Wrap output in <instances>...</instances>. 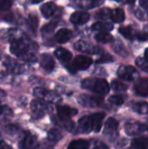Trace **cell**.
Listing matches in <instances>:
<instances>
[{"mask_svg":"<svg viewBox=\"0 0 148 149\" xmlns=\"http://www.w3.org/2000/svg\"><path fill=\"white\" fill-rule=\"evenodd\" d=\"M82 87L99 95H106L110 91L109 84L102 79H86L82 81Z\"/></svg>","mask_w":148,"mask_h":149,"instance_id":"1","label":"cell"},{"mask_svg":"<svg viewBox=\"0 0 148 149\" xmlns=\"http://www.w3.org/2000/svg\"><path fill=\"white\" fill-rule=\"evenodd\" d=\"M33 94L39 100L51 102V103H59L61 101V97L59 94L53 91H48L42 87H36L33 90Z\"/></svg>","mask_w":148,"mask_h":149,"instance_id":"2","label":"cell"},{"mask_svg":"<svg viewBox=\"0 0 148 149\" xmlns=\"http://www.w3.org/2000/svg\"><path fill=\"white\" fill-rule=\"evenodd\" d=\"M78 102L79 105H81L84 107L87 108H93L99 107L103 104V98L98 97V96H92V95H87V94H80L78 99Z\"/></svg>","mask_w":148,"mask_h":149,"instance_id":"3","label":"cell"},{"mask_svg":"<svg viewBox=\"0 0 148 149\" xmlns=\"http://www.w3.org/2000/svg\"><path fill=\"white\" fill-rule=\"evenodd\" d=\"M10 50L13 55L19 58H24L27 53H29L28 45L22 38H17L12 41Z\"/></svg>","mask_w":148,"mask_h":149,"instance_id":"4","label":"cell"},{"mask_svg":"<svg viewBox=\"0 0 148 149\" xmlns=\"http://www.w3.org/2000/svg\"><path fill=\"white\" fill-rule=\"evenodd\" d=\"M117 74L121 79L126 80V81L134 80L139 77V72L132 65H121V66H120V68L118 69Z\"/></svg>","mask_w":148,"mask_h":149,"instance_id":"5","label":"cell"},{"mask_svg":"<svg viewBox=\"0 0 148 149\" xmlns=\"http://www.w3.org/2000/svg\"><path fill=\"white\" fill-rule=\"evenodd\" d=\"M126 133L128 135H138L148 130V127L140 122H128L125 125Z\"/></svg>","mask_w":148,"mask_h":149,"instance_id":"6","label":"cell"},{"mask_svg":"<svg viewBox=\"0 0 148 149\" xmlns=\"http://www.w3.org/2000/svg\"><path fill=\"white\" fill-rule=\"evenodd\" d=\"M31 109L37 118H41L48 111L49 107L42 100H34L31 102Z\"/></svg>","mask_w":148,"mask_h":149,"instance_id":"7","label":"cell"},{"mask_svg":"<svg viewBox=\"0 0 148 149\" xmlns=\"http://www.w3.org/2000/svg\"><path fill=\"white\" fill-rule=\"evenodd\" d=\"M74 48L75 50L82 52H85L88 54H97L100 52V49L99 47H96L94 45H92L88 42L83 41V40H79L74 44Z\"/></svg>","mask_w":148,"mask_h":149,"instance_id":"8","label":"cell"},{"mask_svg":"<svg viewBox=\"0 0 148 149\" xmlns=\"http://www.w3.org/2000/svg\"><path fill=\"white\" fill-rule=\"evenodd\" d=\"M92 63V59L84 55L77 56L72 62L73 70H86Z\"/></svg>","mask_w":148,"mask_h":149,"instance_id":"9","label":"cell"},{"mask_svg":"<svg viewBox=\"0 0 148 149\" xmlns=\"http://www.w3.org/2000/svg\"><path fill=\"white\" fill-rule=\"evenodd\" d=\"M118 128H119V122L113 118H109L105 124L104 134L107 137L113 138L116 136L118 133Z\"/></svg>","mask_w":148,"mask_h":149,"instance_id":"10","label":"cell"},{"mask_svg":"<svg viewBox=\"0 0 148 149\" xmlns=\"http://www.w3.org/2000/svg\"><path fill=\"white\" fill-rule=\"evenodd\" d=\"M90 19V15L85 11H75L71 15L70 21L76 25H82L87 23Z\"/></svg>","mask_w":148,"mask_h":149,"instance_id":"11","label":"cell"},{"mask_svg":"<svg viewBox=\"0 0 148 149\" xmlns=\"http://www.w3.org/2000/svg\"><path fill=\"white\" fill-rule=\"evenodd\" d=\"M37 147V139L31 133H24L19 143V148H34Z\"/></svg>","mask_w":148,"mask_h":149,"instance_id":"12","label":"cell"},{"mask_svg":"<svg viewBox=\"0 0 148 149\" xmlns=\"http://www.w3.org/2000/svg\"><path fill=\"white\" fill-rule=\"evenodd\" d=\"M40 65L45 72H51L55 67V61L50 54L44 53L40 57Z\"/></svg>","mask_w":148,"mask_h":149,"instance_id":"13","label":"cell"},{"mask_svg":"<svg viewBox=\"0 0 148 149\" xmlns=\"http://www.w3.org/2000/svg\"><path fill=\"white\" fill-rule=\"evenodd\" d=\"M134 91L140 96L148 97V79H138L134 85Z\"/></svg>","mask_w":148,"mask_h":149,"instance_id":"14","label":"cell"},{"mask_svg":"<svg viewBox=\"0 0 148 149\" xmlns=\"http://www.w3.org/2000/svg\"><path fill=\"white\" fill-rule=\"evenodd\" d=\"M58 116L63 119H70L71 117L75 116L78 113V110L68 106H59L57 108Z\"/></svg>","mask_w":148,"mask_h":149,"instance_id":"15","label":"cell"},{"mask_svg":"<svg viewBox=\"0 0 148 149\" xmlns=\"http://www.w3.org/2000/svg\"><path fill=\"white\" fill-rule=\"evenodd\" d=\"M105 118V113H96L92 115H90L91 122H92V131L98 133L100 131L101 127H102V121Z\"/></svg>","mask_w":148,"mask_h":149,"instance_id":"16","label":"cell"},{"mask_svg":"<svg viewBox=\"0 0 148 149\" xmlns=\"http://www.w3.org/2000/svg\"><path fill=\"white\" fill-rule=\"evenodd\" d=\"M52 121L54 124L58 125L60 127L65 128L69 132H72L75 128V124L70 120V119H63L60 117H52Z\"/></svg>","mask_w":148,"mask_h":149,"instance_id":"17","label":"cell"},{"mask_svg":"<svg viewBox=\"0 0 148 149\" xmlns=\"http://www.w3.org/2000/svg\"><path fill=\"white\" fill-rule=\"evenodd\" d=\"M79 132L82 134H88L92 131L90 116H84L79 120Z\"/></svg>","mask_w":148,"mask_h":149,"instance_id":"18","label":"cell"},{"mask_svg":"<svg viewBox=\"0 0 148 149\" xmlns=\"http://www.w3.org/2000/svg\"><path fill=\"white\" fill-rule=\"evenodd\" d=\"M55 56L57 57V58L58 60H60L63 63H69L72 60V54L71 53V52H69L67 49L63 48V47H59L55 51Z\"/></svg>","mask_w":148,"mask_h":149,"instance_id":"19","label":"cell"},{"mask_svg":"<svg viewBox=\"0 0 148 149\" xmlns=\"http://www.w3.org/2000/svg\"><path fill=\"white\" fill-rule=\"evenodd\" d=\"M72 31L68 29H60L57 31V33L54 36L55 40L58 43L60 44H64L66 43L67 41H69L72 38Z\"/></svg>","mask_w":148,"mask_h":149,"instance_id":"20","label":"cell"},{"mask_svg":"<svg viewBox=\"0 0 148 149\" xmlns=\"http://www.w3.org/2000/svg\"><path fill=\"white\" fill-rule=\"evenodd\" d=\"M57 6L54 3L48 2L41 6V13L45 18H50L56 11Z\"/></svg>","mask_w":148,"mask_h":149,"instance_id":"21","label":"cell"},{"mask_svg":"<svg viewBox=\"0 0 148 149\" xmlns=\"http://www.w3.org/2000/svg\"><path fill=\"white\" fill-rule=\"evenodd\" d=\"M113 29V25L110 23H106V22H96L92 25V30L96 31L108 32Z\"/></svg>","mask_w":148,"mask_h":149,"instance_id":"22","label":"cell"},{"mask_svg":"<svg viewBox=\"0 0 148 149\" xmlns=\"http://www.w3.org/2000/svg\"><path fill=\"white\" fill-rule=\"evenodd\" d=\"M131 107L134 112L140 114L148 115V104L146 102H133Z\"/></svg>","mask_w":148,"mask_h":149,"instance_id":"23","label":"cell"},{"mask_svg":"<svg viewBox=\"0 0 148 149\" xmlns=\"http://www.w3.org/2000/svg\"><path fill=\"white\" fill-rule=\"evenodd\" d=\"M110 17L114 23H121L125 19V12L122 9L117 8L111 12Z\"/></svg>","mask_w":148,"mask_h":149,"instance_id":"24","label":"cell"},{"mask_svg":"<svg viewBox=\"0 0 148 149\" xmlns=\"http://www.w3.org/2000/svg\"><path fill=\"white\" fill-rule=\"evenodd\" d=\"M112 49L120 56L121 57H127L128 56V52L126 49V47L124 46V45L120 42V41H116L115 43H113V45H112Z\"/></svg>","mask_w":148,"mask_h":149,"instance_id":"25","label":"cell"},{"mask_svg":"<svg viewBox=\"0 0 148 149\" xmlns=\"http://www.w3.org/2000/svg\"><path fill=\"white\" fill-rule=\"evenodd\" d=\"M88 148H89L88 141L85 140H82V139L73 141L68 146L69 149H87Z\"/></svg>","mask_w":148,"mask_h":149,"instance_id":"26","label":"cell"},{"mask_svg":"<svg viewBox=\"0 0 148 149\" xmlns=\"http://www.w3.org/2000/svg\"><path fill=\"white\" fill-rule=\"evenodd\" d=\"M132 148L148 149V138H136L132 141Z\"/></svg>","mask_w":148,"mask_h":149,"instance_id":"27","label":"cell"},{"mask_svg":"<svg viewBox=\"0 0 148 149\" xmlns=\"http://www.w3.org/2000/svg\"><path fill=\"white\" fill-rule=\"evenodd\" d=\"M63 135L59 129L52 128L48 132V139L52 142H58L62 139Z\"/></svg>","mask_w":148,"mask_h":149,"instance_id":"28","label":"cell"},{"mask_svg":"<svg viewBox=\"0 0 148 149\" xmlns=\"http://www.w3.org/2000/svg\"><path fill=\"white\" fill-rule=\"evenodd\" d=\"M95 39L100 43H109L112 42L113 40V38L111 34H109L108 32H104V31H99L96 36H95Z\"/></svg>","mask_w":148,"mask_h":149,"instance_id":"29","label":"cell"},{"mask_svg":"<svg viewBox=\"0 0 148 149\" xmlns=\"http://www.w3.org/2000/svg\"><path fill=\"white\" fill-rule=\"evenodd\" d=\"M119 31L120 33L124 36L127 39H133V37H134V33H133V31L131 27L129 26H123V27H120L119 29Z\"/></svg>","mask_w":148,"mask_h":149,"instance_id":"30","label":"cell"},{"mask_svg":"<svg viewBox=\"0 0 148 149\" xmlns=\"http://www.w3.org/2000/svg\"><path fill=\"white\" fill-rule=\"evenodd\" d=\"M4 66L6 68H8L9 70L12 71V72H20V65H18L16 62L12 61L11 59H10V58H7V59L5 60Z\"/></svg>","mask_w":148,"mask_h":149,"instance_id":"31","label":"cell"},{"mask_svg":"<svg viewBox=\"0 0 148 149\" xmlns=\"http://www.w3.org/2000/svg\"><path fill=\"white\" fill-rule=\"evenodd\" d=\"M111 86H112V88L114 90V91H116V92H122V91H126L128 87H127V86L126 85V84H124V83H122V82H120V80H116V79H114V80H113L112 81V83H111Z\"/></svg>","mask_w":148,"mask_h":149,"instance_id":"32","label":"cell"},{"mask_svg":"<svg viewBox=\"0 0 148 149\" xmlns=\"http://www.w3.org/2000/svg\"><path fill=\"white\" fill-rule=\"evenodd\" d=\"M76 4L83 9L96 7L94 0H76Z\"/></svg>","mask_w":148,"mask_h":149,"instance_id":"33","label":"cell"},{"mask_svg":"<svg viewBox=\"0 0 148 149\" xmlns=\"http://www.w3.org/2000/svg\"><path fill=\"white\" fill-rule=\"evenodd\" d=\"M112 10L108 8H102L96 13V17L99 19H107L111 17Z\"/></svg>","mask_w":148,"mask_h":149,"instance_id":"34","label":"cell"},{"mask_svg":"<svg viewBox=\"0 0 148 149\" xmlns=\"http://www.w3.org/2000/svg\"><path fill=\"white\" fill-rule=\"evenodd\" d=\"M28 22L32 30H36L38 25V16L34 13H31L28 17Z\"/></svg>","mask_w":148,"mask_h":149,"instance_id":"35","label":"cell"},{"mask_svg":"<svg viewBox=\"0 0 148 149\" xmlns=\"http://www.w3.org/2000/svg\"><path fill=\"white\" fill-rule=\"evenodd\" d=\"M136 65L144 72H148V60L145 58H138L136 59Z\"/></svg>","mask_w":148,"mask_h":149,"instance_id":"36","label":"cell"},{"mask_svg":"<svg viewBox=\"0 0 148 149\" xmlns=\"http://www.w3.org/2000/svg\"><path fill=\"white\" fill-rule=\"evenodd\" d=\"M12 116V111L7 106H0V118H8Z\"/></svg>","mask_w":148,"mask_h":149,"instance_id":"37","label":"cell"},{"mask_svg":"<svg viewBox=\"0 0 148 149\" xmlns=\"http://www.w3.org/2000/svg\"><path fill=\"white\" fill-rule=\"evenodd\" d=\"M109 101L116 106H121L123 103H124V100L122 97L119 96V95H113V96H111L109 98Z\"/></svg>","mask_w":148,"mask_h":149,"instance_id":"38","label":"cell"},{"mask_svg":"<svg viewBox=\"0 0 148 149\" xmlns=\"http://www.w3.org/2000/svg\"><path fill=\"white\" fill-rule=\"evenodd\" d=\"M13 0H0V10H8L12 5Z\"/></svg>","mask_w":148,"mask_h":149,"instance_id":"39","label":"cell"},{"mask_svg":"<svg viewBox=\"0 0 148 149\" xmlns=\"http://www.w3.org/2000/svg\"><path fill=\"white\" fill-rule=\"evenodd\" d=\"M56 25H57L56 23L48 24H46V25L42 29V32H43L44 34H50V33H51V32L54 31Z\"/></svg>","mask_w":148,"mask_h":149,"instance_id":"40","label":"cell"},{"mask_svg":"<svg viewBox=\"0 0 148 149\" xmlns=\"http://www.w3.org/2000/svg\"><path fill=\"white\" fill-rule=\"evenodd\" d=\"M112 61H113V58L109 54H105L97 60V63H108Z\"/></svg>","mask_w":148,"mask_h":149,"instance_id":"41","label":"cell"},{"mask_svg":"<svg viewBox=\"0 0 148 149\" xmlns=\"http://www.w3.org/2000/svg\"><path fill=\"white\" fill-rule=\"evenodd\" d=\"M5 131L10 134H16L17 131V127H16L15 126H8L5 129Z\"/></svg>","mask_w":148,"mask_h":149,"instance_id":"42","label":"cell"},{"mask_svg":"<svg viewBox=\"0 0 148 149\" xmlns=\"http://www.w3.org/2000/svg\"><path fill=\"white\" fill-rule=\"evenodd\" d=\"M137 38H138L140 41H146V40H147L148 39V34L147 33H144V32L139 33V34L137 35Z\"/></svg>","mask_w":148,"mask_h":149,"instance_id":"43","label":"cell"},{"mask_svg":"<svg viewBox=\"0 0 148 149\" xmlns=\"http://www.w3.org/2000/svg\"><path fill=\"white\" fill-rule=\"evenodd\" d=\"M140 4L144 9H148V0H140Z\"/></svg>","mask_w":148,"mask_h":149,"instance_id":"44","label":"cell"},{"mask_svg":"<svg viewBox=\"0 0 148 149\" xmlns=\"http://www.w3.org/2000/svg\"><path fill=\"white\" fill-rule=\"evenodd\" d=\"M10 147L4 142V141H0V148H9Z\"/></svg>","mask_w":148,"mask_h":149,"instance_id":"45","label":"cell"},{"mask_svg":"<svg viewBox=\"0 0 148 149\" xmlns=\"http://www.w3.org/2000/svg\"><path fill=\"white\" fill-rule=\"evenodd\" d=\"M104 1H105V0H94L96 7H97V6H99V5H100L101 3H103V2H104Z\"/></svg>","mask_w":148,"mask_h":149,"instance_id":"46","label":"cell"},{"mask_svg":"<svg viewBox=\"0 0 148 149\" xmlns=\"http://www.w3.org/2000/svg\"><path fill=\"white\" fill-rule=\"evenodd\" d=\"M30 1H31V3H39L42 1H44V0H30Z\"/></svg>","mask_w":148,"mask_h":149,"instance_id":"47","label":"cell"},{"mask_svg":"<svg viewBox=\"0 0 148 149\" xmlns=\"http://www.w3.org/2000/svg\"><path fill=\"white\" fill-rule=\"evenodd\" d=\"M145 58L148 60V48L146 50V52H145Z\"/></svg>","mask_w":148,"mask_h":149,"instance_id":"48","label":"cell"},{"mask_svg":"<svg viewBox=\"0 0 148 149\" xmlns=\"http://www.w3.org/2000/svg\"><path fill=\"white\" fill-rule=\"evenodd\" d=\"M3 97H4V94L3 93H1V92H0V101H1V100H2Z\"/></svg>","mask_w":148,"mask_h":149,"instance_id":"49","label":"cell"},{"mask_svg":"<svg viewBox=\"0 0 148 149\" xmlns=\"http://www.w3.org/2000/svg\"><path fill=\"white\" fill-rule=\"evenodd\" d=\"M126 1H127V2H129V3H133L135 0H126Z\"/></svg>","mask_w":148,"mask_h":149,"instance_id":"50","label":"cell"}]
</instances>
